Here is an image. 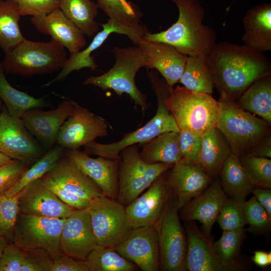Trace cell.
I'll use <instances>...</instances> for the list:
<instances>
[{
	"instance_id": "2e32d148",
	"label": "cell",
	"mask_w": 271,
	"mask_h": 271,
	"mask_svg": "<svg viewBox=\"0 0 271 271\" xmlns=\"http://www.w3.org/2000/svg\"><path fill=\"white\" fill-rule=\"evenodd\" d=\"M0 152L26 164L37 159L41 149L21 118L11 116L7 110L0 114Z\"/></svg>"
},
{
	"instance_id": "c3c4849f",
	"label": "cell",
	"mask_w": 271,
	"mask_h": 271,
	"mask_svg": "<svg viewBox=\"0 0 271 271\" xmlns=\"http://www.w3.org/2000/svg\"><path fill=\"white\" fill-rule=\"evenodd\" d=\"M27 168L25 163L17 160L0 167V192L13 186Z\"/></svg>"
},
{
	"instance_id": "681fc988",
	"label": "cell",
	"mask_w": 271,
	"mask_h": 271,
	"mask_svg": "<svg viewBox=\"0 0 271 271\" xmlns=\"http://www.w3.org/2000/svg\"><path fill=\"white\" fill-rule=\"evenodd\" d=\"M51 256V271H88L84 260L75 258L63 253Z\"/></svg>"
},
{
	"instance_id": "f907efd6",
	"label": "cell",
	"mask_w": 271,
	"mask_h": 271,
	"mask_svg": "<svg viewBox=\"0 0 271 271\" xmlns=\"http://www.w3.org/2000/svg\"><path fill=\"white\" fill-rule=\"evenodd\" d=\"M96 4L108 16V19L115 22L122 23L128 17L127 10L113 0H97Z\"/></svg>"
},
{
	"instance_id": "ee69618b",
	"label": "cell",
	"mask_w": 271,
	"mask_h": 271,
	"mask_svg": "<svg viewBox=\"0 0 271 271\" xmlns=\"http://www.w3.org/2000/svg\"><path fill=\"white\" fill-rule=\"evenodd\" d=\"M201 141L202 136L180 130L179 147L183 161L188 164L195 163L200 149Z\"/></svg>"
},
{
	"instance_id": "484cf974",
	"label": "cell",
	"mask_w": 271,
	"mask_h": 271,
	"mask_svg": "<svg viewBox=\"0 0 271 271\" xmlns=\"http://www.w3.org/2000/svg\"><path fill=\"white\" fill-rule=\"evenodd\" d=\"M244 45L264 53L271 50V4L259 5L249 10L243 19Z\"/></svg>"
},
{
	"instance_id": "7bdbcfd3",
	"label": "cell",
	"mask_w": 271,
	"mask_h": 271,
	"mask_svg": "<svg viewBox=\"0 0 271 271\" xmlns=\"http://www.w3.org/2000/svg\"><path fill=\"white\" fill-rule=\"evenodd\" d=\"M39 180L63 202L75 209H86L90 204V201L64 189L46 174L39 178Z\"/></svg>"
},
{
	"instance_id": "7dc6e473",
	"label": "cell",
	"mask_w": 271,
	"mask_h": 271,
	"mask_svg": "<svg viewBox=\"0 0 271 271\" xmlns=\"http://www.w3.org/2000/svg\"><path fill=\"white\" fill-rule=\"evenodd\" d=\"M25 255V250L8 243L0 258V271H20Z\"/></svg>"
},
{
	"instance_id": "5b68a950",
	"label": "cell",
	"mask_w": 271,
	"mask_h": 271,
	"mask_svg": "<svg viewBox=\"0 0 271 271\" xmlns=\"http://www.w3.org/2000/svg\"><path fill=\"white\" fill-rule=\"evenodd\" d=\"M113 53L115 60L113 67L101 75L87 78L84 85L95 86L104 91L111 89L118 95L125 93L145 112L149 107L147 96L138 89L135 77L141 68L147 66L146 54L138 45L116 47Z\"/></svg>"
},
{
	"instance_id": "91938a15",
	"label": "cell",
	"mask_w": 271,
	"mask_h": 271,
	"mask_svg": "<svg viewBox=\"0 0 271 271\" xmlns=\"http://www.w3.org/2000/svg\"><path fill=\"white\" fill-rule=\"evenodd\" d=\"M0 121H1V118H0Z\"/></svg>"
},
{
	"instance_id": "8fae6325",
	"label": "cell",
	"mask_w": 271,
	"mask_h": 271,
	"mask_svg": "<svg viewBox=\"0 0 271 271\" xmlns=\"http://www.w3.org/2000/svg\"><path fill=\"white\" fill-rule=\"evenodd\" d=\"M179 211L177 202L172 194L166 210L157 224L160 266L164 271H186L187 236L181 224Z\"/></svg>"
},
{
	"instance_id": "e575fe53",
	"label": "cell",
	"mask_w": 271,
	"mask_h": 271,
	"mask_svg": "<svg viewBox=\"0 0 271 271\" xmlns=\"http://www.w3.org/2000/svg\"><path fill=\"white\" fill-rule=\"evenodd\" d=\"M2 61H0V98L5 103L8 113L21 118L28 111L49 105L43 98H37L13 87L5 76Z\"/></svg>"
},
{
	"instance_id": "74e56055",
	"label": "cell",
	"mask_w": 271,
	"mask_h": 271,
	"mask_svg": "<svg viewBox=\"0 0 271 271\" xmlns=\"http://www.w3.org/2000/svg\"><path fill=\"white\" fill-rule=\"evenodd\" d=\"M62 151L61 146H56L50 150L23 172L16 183L5 191L6 194L10 197L17 194L27 185L50 171L61 158Z\"/></svg>"
},
{
	"instance_id": "bcb514c9",
	"label": "cell",
	"mask_w": 271,
	"mask_h": 271,
	"mask_svg": "<svg viewBox=\"0 0 271 271\" xmlns=\"http://www.w3.org/2000/svg\"><path fill=\"white\" fill-rule=\"evenodd\" d=\"M18 5L21 16L48 14L59 8V0H13Z\"/></svg>"
},
{
	"instance_id": "db71d44e",
	"label": "cell",
	"mask_w": 271,
	"mask_h": 271,
	"mask_svg": "<svg viewBox=\"0 0 271 271\" xmlns=\"http://www.w3.org/2000/svg\"><path fill=\"white\" fill-rule=\"evenodd\" d=\"M253 262L257 266L264 267L271 264V252L256 250L252 258Z\"/></svg>"
},
{
	"instance_id": "f35d334b",
	"label": "cell",
	"mask_w": 271,
	"mask_h": 271,
	"mask_svg": "<svg viewBox=\"0 0 271 271\" xmlns=\"http://www.w3.org/2000/svg\"><path fill=\"white\" fill-rule=\"evenodd\" d=\"M239 161L255 187L271 189L270 158L248 155L238 156Z\"/></svg>"
},
{
	"instance_id": "d6986e66",
	"label": "cell",
	"mask_w": 271,
	"mask_h": 271,
	"mask_svg": "<svg viewBox=\"0 0 271 271\" xmlns=\"http://www.w3.org/2000/svg\"><path fill=\"white\" fill-rule=\"evenodd\" d=\"M67 158L99 187L103 196L117 197L119 158H93L79 149L69 150Z\"/></svg>"
},
{
	"instance_id": "7a4b0ae2",
	"label": "cell",
	"mask_w": 271,
	"mask_h": 271,
	"mask_svg": "<svg viewBox=\"0 0 271 271\" xmlns=\"http://www.w3.org/2000/svg\"><path fill=\"white\" fill-rule=\"evenodd\" d=\"M179 11L177 21L168 29L148 32L144 40L170 45L187 56H208L216 45L215 31L203 24L205 11L199 0H171Z\"/></svg>"
},
{
	"instance_id": "44dd1931",
	"label": "cell",
	"mask_w": 271,
	"mask_h": 271,
	"mask_svg": "<svg viewBox=\"0 0 271 271\" xmlns=\"http://www.w3.org/2000/svg\"><path fill=\"white\" fill-rule=\"evenodd\" d=\"M169 170L167 179L179 210L204 191L214 179L199 166L182 160Z\"/></svg>"
},
{
	"instance_id": "d4e9b609",
	"label": "cell",
	"mask_w": 271,
	"mask_h": 271,
	"mask_svg": "<svg viewBox=\"0 0 271 271\" xmlns=\"http://www.w3.org/2000/svg\"><path fill=\"white\" fill-rule=\"evenodd\" d=\"M187 247L186 270L223 271L216 258L213 238H208L194 221L185 222Z\"/></svg>"
},
{
	"instance_id": "ab89813d",
	"label": "cell",
	"mask_w": 271,
	"mask_h": 271,
	"mask_svg": "<svg viewBox=\"0 0 271 271\" xmlns=\"http://www.w3.org/2000/svg\"><path fill=\"white\" fill-rule=\"evenodd\" d=\"M245 200L229 198L226 200L216 221L223 231L244 228L247 225L244 212Z\"/></svg>"
},
{
	"instance_id": "4316f807",
	"label": "cell",
	"mask_w": 271,
	"mask_h": 271,
	"mask_svg": "<svg viewBox=\"0 0 271 271\" xmlns=\"http://www.w3.org/2000/svg\"><path fill=\"white\" fill-rule=\"evenodd\" d=\"M45 174L64 189L89 201L103 195L99 187L67 158H61Z\"/></svg>"
},
{
	"instance_id": "f546056e",
	"label": "cell",
	"mask_w": 271,
	"mask_h": 271,
	"mask_svg": "<svg viewBox=\"0 0 271 271\" xmlns=\"http://www.w3.org/2000/svg\"><path fill=\"white\" fill-rule=\"evenodd\" d=\"M237 105L271 124V75L253 83L236 101Z\"/></svg>"
},
{
	"instance_id": "cb8c5ba5",
	"label": "cell",
	"mask_w": 271,
	"mask_h": 271,
	"mask_svg": "<svg viewBox=\"0 0 271 271\" xmlns=\"http://www.w3.org/2000/svg\"><path fill=\"white\" fill-rule=\"evenodd\" d=\"M31 21L39 32L50 36L70 54L86 45L84 35L59 8L48 14L32 17Z\"/></svg>"
},
{
	"instance_id": "1f68e13d",
	"label": "cell",
	"mask_w": 271,
	"mask_h": 271,
	"mask_svg": "<svg viewBox=\"0 0 271 271\" xmlns=\"http://www.w3.org/2000/svg\"><path fill=\"white\" fill-rule=\"evenodd\" d=\"M179 132L163 133L142 145L140 157L148 163L174 165L182 160L179 147Z\"/></svg>"
},
{
	"instance_id": "603a6c76",
	"label": "cell",
	"mask_w": 271,
	"mask_h": 271,
	"mask_svg": "<svg viewBox=\"0 0 271 271\" xmlns=\"http://www.w3.org/2000/svg\"><path fill=\"white\" fill-rule=\"evenodd\" d=\"M138 46L147 58V69H155L171 88L179 82L185 68L187 55L166 43L143 40Z\"/></svg>"
},
{
	"instance_id": "836d02e7",
	"label": "cell",
	"mask_w": 271,
	"mask_h": 271,
	"mask_svg": "<svg viewBox=\"0 0 271 271\" xmlns=\"http://www.w3.org/2000/svg\"><path fill=\"white\" fill-rule=\"evenodd\" d=\"M59 8L82 33L91 38L98 30V7L91 0H59Z\"/></svg>"
},
{
	"instance_id": "30bf717a",
	"label": "cell",
	"mask_w": 271,
	"mask_h": 271,
	"mask_svg": "<svg viewBox=\"0 0 271 271\" xmlns=\"http://www.w3.org/2000/svg\"><path fill=\"white\" fill-rule=\"evenodd\" d=\"M65 219L20 213L14 228L13 243L24 250L43 249L51 255L63 253L60 236Z\"/></svg>"
},
{
	"instance_id": "5bb4252c",
	"label": "cell",
	"mask_w": 271,
	"mask_h": 271,
	"mask_svg": "<svg viewBox=\"0 0 271 271\" xmlns=\"http://www.w3.org/2000/svg\"><path fill=\"white\" fill-rule=\"evenodd\" d=\"M113 247L143 271L159 270L160 248L157 225L134 229L125 240Z\"/></svg>"
},
{
	"instance_id": "3957f363",
	"label": "cell",
	"mask_w": 271,
	"mask_h": 271,
	"mask_svg": "<svg viewBox=\"0 0 271 271\" xmlns=\"http://www.w3.org/2000/svg\"><path fill=\"white\" fill-rule=\"evenodd\" d=\"M148 75L158 99V108L154 116L144 126L126 133L117 142L103 144L94 141L86 144L84 146L86 154L110 159H118L121 150L127 147L144 144L166 132L180 131L165 103V99L172 88L164 79L159 78L156 71L148 72Z\"/></svg>"
},
{
	"instance_id": "4fadbf2b",
	"label": "cell",
	"mask_w": 271,
	"mask_h": 271,
	"mask_svg": "<svg viewBox=\"0 0 271 271\" xmlns=\"http://www.w3.org/2000/svg\"><path fill=\"white\" fill-rule=\"evenodd\" d=\"M166 172L158 178L144 193L125 207L133 229L157 225L161 218L173 194Z\"/></svg>"
},
{
	"instance_id": "11a10c76",
	"label": "cell",
	"mask_w": 271,
	"mask_h": 271,
	"mask_svg": "<svg viewBox=\"0 0 271 271\" xmlns=\"http://www.w3.org/2000/svg\"><path fill=\"white\" fill-rule=\"evenodd\" d=\"M13 160L0 152V167L11 162Z\"/></svg>"
},
{
	"instance_id": "ffe728a7",
	"label": "cell",
	"mask_w": 271,
	"mask_h": 271,
	"mask_svg": "<svg viewBox=\"0 0 271 271\" xmlns=\"http://www.w3.org/2000/svg\"><path fill=\"white\" fill-rule=\"evenodd\" d=\"M20 213L39 216L66 218L75 209L63 202L39 179L18 193Z\"/></svg>"
},
{
	"instance_id": "8992f818",
	"label": "cell",
	"mask_w": 271,
	"mask_h": 271,
	"mask_svg": "<svg viewBox=\"0 0 271 271\" xmlns=\"http://www.w3.org/2000/svg\"><path fill=\"white\" fill-rule=\"evenodd\" d=\"M67 58L65 48L53 39L42 42L25 38L5 53L2 63L6 73L31 77L61 70Z\"/></svg>"
},
{
	"instance_id": "7402d4cb",
	"label": "cell",
	"mask_w": 271,
	"mask_h": 271,
	"mask_svg": "<svg viewBox=\"0 0 271 271\" xmlns=\"http://www.w3.org/2000/svg\"><path fill=\"white\" fill-rule=\"evenodd\" d=\"M75 102L66 99L53 110L33 108L21 118L29 132L45 145L52 147L57 142L60 127L73 110Z\"/></svg>"
},
{
	"instance_id": "6da1fadb",
	"label": "cell",
	"mask_w": 271,
	"mask_h": 271,
	"mask_svg": "<svg viewBox=\"0 0 271 271\" xmlns=\"http://www.w3.org/2000/svg\"><path fill=\"white\" fill-rule=\"evenodd\" d=\"M208 59L220 95L236 101L253 83L271 75L270 59L244 45L216 43Z\"/></svg>"
},
{
	"instance_id": "9f6ffc18",
	"label": "cell",
	"mask_w": 271,
	"mask_h": 271,
	"mask_svg": "<svg viewBox=\"0 0 271 271\" xmlns=\"http://www.w3.org/2000/svg\"><path fill=\"white\" fill-rule=\"evenodd\" d=\"M7 244V239L3 236H0V258L2 255L5 248Z\"/></svg>"
},
{
	"instance_id": "f5cc1de1",
	"label": "cell",
	"mask_w": 271,
	"mask_h": 271,
	"mask_svg": "<svg viewBox=\"0 0 271 271\" xmlns=\"http://www.w3.org/2000/svg\"><path fill=\"white\" fill-rule=\"evenodd\" d=\"M251 193L271 217V189L254 187Z\"/></svg>"
},
{
	"instance_id": "d6a6232c",
	"label": "cell",
	"mask_w": 271,
	"mask_h": 271,
	"mask_svg": "<svg viewBox=\"0 0 271 271\" xmlns=\"http://www.w3.org/2000/svg\"><path fill=\"white\" fill-rule=\"evenodd\" d=\"M246 231L244 228L223 231L220 238L213 242L216 258L223 271L240 270L245 268L241 258V250Z\"/></svg>"
},
{
	"instance_id": "7c38bea8",
	"label": "cell",
	"mask_w": 271,
	"mask_h": 271,
	"mask_svg": "<svg viewBox=\"0 0 271 271\" xmlns=\"http://www.w3.org/2000/svg\"><path fill=\"white\" fill-rule=\"evenodd\" d=\"M109 125L100 116L75 102L58 132L57 142L62 148L79 149L98 137L108 135Z\"/></svg>"
},
{
	"instance_id": "9c48e42d",
	"label": "cell",
	"mask_w": 271,
	"mask_h": 271,
	"mask_svg": "<svg viewBox=\"0 0 271 271\" xmlns=\"http://www.w3.org/2000/svg\"><path fill=\"white\" fill-rule=\"evenodd\" d=\"M98 246H114L125 240L134 229L125 207L114 199L101 196L86 208Z\"/></svg>"
},
{
	"instance_id": "ba28073f",
	"label": "cell",
	"mask_w": 271,
	"mask_h": 271,
	"mask_svg": "<svg viewBox=\"0 0 271 271\" xmlns=\"http://www.w3.org/2000/svg\"><path fill=\"white\" fill-rule=\"evenodd\" d=\"M139 146L133 145L119 153L117 201L126 207L173 164L148 163L140 157Z\"/></svg>"
},
{
	"instance_id": "f6af8a7d",
	"label": "cell",
	"mask_w": 271,
	"mask_h": 271,
	"mask_svg": "<svg viewBox=\"0 0 271 271\" xmlns=\"http://www.w3.org/2000/svg\"><path fill=\"white\" fill-rule=\"evenodd\" d=\"M52 258L43 249L25 250L24 262L20 271H51Z\"/></svg>"
},
{
	"instance_id": "8d00e7d4",
	"label": "cell",
	"mask_w": 271,
	"mask_h": 271,
	"mask_svg": "<svg viewBox=\"0 0 271 271\" xmlns=\"http://www.w3.org/2000/svg\"><path fill=\"white\" fill-rule=\"evenodd\" d=\"M88 271H134L138 267L112 246H97L84 260Z\"/></svg>"
},
{
	"instance_id": "9a60e30c",
	"label": "cell",
	"mask_w": 271,
	"mask_h": 271,
	"mask_svg": "<svg viewBox=\"0 0 271 271\" xmlns=\"http://www.w3.org/2000/svg\"><path fill=\"white\" fill-rule=\"evenodd\" d=\"M101 25L103 29L95 35L89 45L83 50L71 54L59 74L53 79L45 84L44 87L64 80L74 71H79L84 68H89L93 70H96L98 65L91 54L102 45L110 34L115 33L125 35L134 44L138 45L143 41L145 35L148 32L145 26L139 28H127L123 27L109 19L107 23Z\"/></svg>"
},
{
	"instance_id": "f1b7e54d",
	"label": "cell",
	"mask_w": 271,
	"mask_h": 271,
	"mask_svg": "<svg viewBox=\"0 0 271 271\" xmlns=\"http://www.w3.org/2000/svg\"><path fill=\"white\" fill-rule=\"evenodd\" d=\"M228 198L246 200L254 188L243 169L238 156L231 153L224 162L218 176Z\"/></svg>"
},
{
	"instance_id": "52a82bcc",
	"label": "cell",
	"mask_w": 271,
	"mask_h": 271,
	"mask_svg": "<svg viewBox=\"0 0 271 271\" xmlns=\"http://www.w3.org/2000/svg\"><path fill=\"white\" fill-rule=\"evenodd\" d=\"M165 103L180 130L202 136L216 126L218 103L212 95L192 92L177 86L171 89Z\"/></svg>"
},
{
	"instance_id": "4dcf8cb0",
	"label": "cell",
	"mask_w": 271,
	"mask_h": 271,
	"mask_svg": "<svg viewBox=\"0 0 271 271\" xmlns=\"http://www.w3.org/2000/svg\"><path fill=\"white\" fill-rule=\"evenodd\" d=\"M179 82L192 92L212 95L215 86L208 56H187L184 71Z\"/></svg>"
},
{
	"instance_id": "277c9868",
	"label": "cell",
	"mask_w": 271,
	"mask_h": 271,
	"mask_svg": "<svg viewBox=\"0 0 271 271\" xmlns=\"http://www.w3.org/2000/svg\"><path fill=\"white\" fill-rule=\"evenodd\" d=\"M216 126L228 143L232 153L244 155L270 134V124L241 108L236 101L220 95Z\"/></svg>"
},
{
	"instance_id": "680465c9",
	"label": "cell",
	"mask_w": 271,
	"mask_h": 271,
	"mask_svg": "<svg viewBox=\"0 0 271 271\" xmlns=\"http://www.w3.org/2000/svg\"><path fill=\"white\" fill-rule=\"evenodd\" d=\"M2 1H3V0H0V2H1Z\"/></svg>"
},
{
	"instance_id": "83f0119b",
	"label": "cell",
	"mask_w": 271,
	"mask_h": 271,
	"mask_svg": "<svg viewBox=\"0 0 271 271\" xmlns=\"http://www.w3.org/2000/svg\"><path fill=\"white\" fill-rule=\"evenodd\" d=\"M231 153L228 143L215 126L202 135L200 149L194 164L215 179L218 177L224 162Z\"/></svg>"
},
{
	"instance_id": "e0dca14e",
	"label": "cell",
	"mask_w": 271,
	"mask_h": 271,
	"mask_svg": "<svg viewBox=\"0 0 271 271\" xmlns=\"http://www.w3.org/2000/svg\"><path fill=\"white\" fill-rule=\"evenodd\" d=\"M227 198L219 177L216 178L204 191L179 210L180 218L185 222L198 221L202 224L203 233L211 238L212 227Z\"/></svg>"
},
{
	"instance_id": "6f0895ef",
	"label": "cell",
	"mask_w": 271,
	"mask_h": 271,
	"mask_svg": "<svg viewBox=\"0 0 271 271\" xmlns=\"http://www.w3.org/2000/svg\"><path fill=\"white\" fill-rule=\"evenodd\" d=\"M1 100H1V98H0V106L2 105V101H1Z\"/></svg>"
},
{
	"instance_id": "d590c367",
	"label": "cell",
	"mask_w": 271,
	"mask_h": 271,
	"mask_svg": "<svg viewBox=\"0 0 271 271\" xmlns=\"http://www.w3.org/2000/svg\"><path fill=\"white\" fill-rule=\"evenodd\" d=\"M19 8L13 0L0 2V48L5 53L14 49L25 38L19 26Z\"/></svg>"
},
{
	"instance_id": "ac0fdd59",
	"label": "cell",
	"mask_w": 271,
	"mask_h": 271,
	"mask_svg": "<svg viewBox=\"0 0 271 271\" xmlns=\"http://www.w3.org/2000/svg\"><path fill=\"white\" fill-rule=\"evenodd\" d=\"M60 244L63 253L82 260L97 246L86 209H75L65 219Z\"/></svg>"
},
{
	"instance_id": "60d3db41",
	"label": "cell",
	"mask_w": 271,
	"mask_h": 271,
	"mask_svg": "<svg viewBox=\"0 0 271 271\" xmlns=\"http://www.w3.org/2000/svg\"><path fill=\"white\" fill-rule=\"evenodd\" d=\"M244 212L247 225L246 231L266 235L271 229V217L258 202L254 196L244 203Z\"/></svg>"
},
{
	"instance_id": "816d5d0a",
	"label": "cell",
	"mask_w": 271,
	"mask_h": 271,
	"mask_svg": "<svg viewBox=\"0 0 271 271\" xmlns=\"http://www.w3.org/2000/svg\"><path fill=\"white\" fill-rule=\"evenodd\" d=\"M244 155L256 157L271 158V136L270 134L258 142Z\"/></svg>"
},
{
	"instance_id": "b9f144b4",
	"label": "cell",
	"mask_w": 271,
	"mask_h": 271,
	"mask_svg": "<svg viewBox=\"0 0 271 271\" xmlns=\"http://www.w3.org/2000/svg\"><path fill=\"white\" fill-rule=\"evenodd\" d=\"M19 213L18 193L10 197L0 192V236L12 239Z\"/></svg>"
}]
</instances>
